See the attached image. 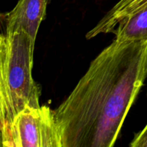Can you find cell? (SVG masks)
<instances>
[{"instance_id": "6da1fadb", "label": "cell", "mask_w": 147, "mask_h": 147, "mask_svg": "<svg viewBox=\"0 0 147 147\" xmlns=\"http://www.w3.org/2000/svg\"><path fill=\"white\" fill-rule=\"evenodd\" d=\"M147 77V43L103 49L54 110L62 147H111Z\"/></svg>"}, {"instance_id": "7a4b0ae2", "label": "cell", "mask_w": 147, "mask_h": 147, "mask_svg": "<svg viewBox=\"0 0 147 147\" xmlns=\"http://www.w3.org/2000/svg\"><path fill=\"white\" fill-rule=\"evenodd\" d=\"M34 45L24 32L0 37V119L10 123L27 107L40 106V90L32 76Z\"/></svg>"}, {"instance_id": "3957f363", "label": "cell", "mask_w": 147, "mask_h": 147, "mask_svg": "<svg viewBox=\"0 0 147 147\" xmlns=\"http://www.w3.org/2000/svg\"><path fill=\"white\" fill-rule=\"evenodd\" d=\"M1 131L3 146L62 147L55 111L47 106L26 108Z\"/></svg>"}, {"instance_id": "277c9868", "label": "cell", "mask_w": 147, "mask_h": 147, "mask_svg": "<svg viewBox=\"0 0 147 147\" xmlns=\"http://www.w3.org/2000/svg\"><path fill=\"white\" fill-rule=\"evenodd\" d=\"M49 0H19L15 7L2 14L4 32H24L35 45L36 37L42 22L45 19Z\"/></svg>"}, {"instance_id": "5b68a950", "label": "cell", "mask_w": 147, "mask_h": 147, "mask_svg": "<svg viewBox=\"0 0 147 147\" xmlns=\"http://www.w3.org/2000/svg\"><path fill=\"white\" fill-rule=\"evenodd\" d=\"M147 4V0H119L88 32L89 38H93L100 34L112 32L123 19Z\"/></svg>"}, {"instance_id": "8992f818", "label": "cell", "mask_w": 147, "mask_h": 147, "mask_svg": "<svg viewBox=\"0 0 147 147\" xmlns=\"http://www.w3.org/2000/svg\"><path fill=\"white\" fill-rule=\"evenodd\" d=\"M113 32L119 42L147 43V4L121 21Z\"/></svg>"}, {"instance_id": "52a82bcc", "label": "cell", "mask_w": 147, "mask_h": 147, "mask_svg": "<svg viewBox=\"0 0 147 147\" xmlns=\"http://www.w3.org/2000/svg\"><path fill=\"white\" fill-rule=\"evenodd\" d=\"M129 146L131 147H147V123L141 131L135 135Z\"/></svg>"}]
</instances>
